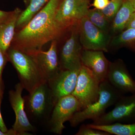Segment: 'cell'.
I'll return each mask as SVG.
<instances>
[{"instance_id": "cell-1", "label": "cell", "mask_w": 135, "mask_h": 135, "mask_svg": "<svg viewBox=\"0 0 135 135\" xmlns=\"http://www.w3.org/2000/svg\"><path fill=\"white\" fill-rule=\"evenodd\" d=\"M62 1L50 0L26 25L15 34L13 47L33 55L41 50L46 44L56 40L64 32L55 20L57 11Z\"/></svg>"}, {"instance_id": "cell-2", "label": "cell", "mask_w": 135, "mask_h": 135, "mask_svg": "<svg viewBox=\"0 0 135 135\" xmlns=\"http://www.w3.org/2000/svg\"><path fill=\"white\" fill-rule=\"evenodd\" d=\"M7 55L17 72L20 83L29 94L40 85L47 83L34 56L13 47L9 49Z\"/></svg>"}, {"instance_id": "cell-3", "label": "cell", "mask_w": 135, "mask_h": 135, "mask_svg": "<svg viewBox=\"0 0 135 135\" xmlns=\"http://www.w3.org/2000/svg\"><path fill=\"white\" fill-rule=\"evenodd\" d=\"M123 94L113 86L106 79L101 82L99 96L97 101L77 111L69 120L70 125L76 127L87 120L93 121L105 113L107 109L114 105Z\"/></svg>"}, {"instance_id": "cell-4", "label": "cell", "mask_w": 135, "mask_h": 135, "mask_svg": "<svg viewBox=\"0 0 135 135\" xmlns=\"http://www.w3.org/2000/svg\"><path fill=\"white\" fill-rule=\"evenodd\" d=\"M89 0H62L57 11L55 20L63 31L78 25L89 9Z\"/></svg>"}, {"instance_id": "cell-5", "label": "cell", "mask_w": 135, "mask_h": 135, "mask_svg": "<svg viewBox=\"0 0 135 135\" xmlns=\"http://www.w3.org/2000/svg\"><path fill=\"white\" fill-rule=\"evenodd\" d=\"M78 28L80 42L83 49L108 52L112 39L110 34L98 28L86 16L79 22Z\"/></svg>"}, {"instance_id": "cell-6", "label": "cell", "mask_w": 135, "mask_h": 135, "mask_svg": "<svg viewBox=\"0 0 135 135\" xmlns=\"http://www.w3.org/2000/svg\"><path fill=\"white\" fill-rule=\"evenodd\" d=\"M100 83L89 69L82 66L75 89L72 94L79 101L80 110L98 99Z\"/></svg>"}, {"instance_id": "cell-7", "label": "cell", "mask_w": 135, "mask_h": 135, "mask_svg": "<svg viewBox=\"0 0 135 135\" xmlns=\"http://www.w3.org/2000/svg\"><path fill=\"white\" fill-rule=\"evenodd\" d=\"M109 112L94 121L92 124L106 125L112 123H130L135 122V94L129 96H122Z\"/></svg>"}, {"instance_id": "cell-8", "label": "cell", "mask_w": 135, "mask_h": 135, "mask_svg": "<svg viewBox=\"0 0 135 135\" xmlns=\"http://www.w3.org/2000/svg\"><path fill=\"white\" fill-rule=\"evenodd\" d=\"M80 110L79 101L72 95L61 98L53 108L51 119V131L61 134L65 128L64 123L69 121L77 111Z\"/></svg>"}, {"instance_id": "cell-9", "label": "cell", "mask_w": 135, "mask_h": 135, "mask_svg": "<svg viewBox=\"0 0 135 135\" xmlns=\"http://www.w3.org/2000/svg\"><path fill=\"white\" fill-rule=\"evenodd\" d=\"M83 50L77 25L73 27L70 38L62 48L60 56L61 70H80L82 66L81 55Z\"/></svg>"}, {"instance_id": "cell-10", "label": "cell", "mask_w": 135, "mask_h": 135, "mask_svg": "<svg viewBox=\"0 0 135 135\" xmlns=\"http://www.w3.org/2000/svg\"><path fill=\"white\" fill-rule=\"evenodd\" d=\"M107 80L122 94H135V80L121 59L110 62Z\"/></svg>"}, {"instance_id": "cell-11", "label": "cell", "mask_w": 135, "mask_h": 135, "mask_svg": "<svg viewBox=\"0 0 135 135\" xmlns=\"http://www.w3.org/2000/svg\"><path fill=\"white\" fill-rule=\"evenodd\" d=\"M23 89L20 83L16 85L15 90L9 92L10 101L16 116L13 129L18 135H30L28 132L33 131L34 128L29 122L25 112V100L22 97Z\"/></svg>"}, {"instance_id": "cell-12", "label": "cell", "mask_w": 135, "mask_h": 135, "mask_svg": "<svg viewBox=\"0 0 135 135\" xmlns=\"http://www.w3.org/2000/svg\"><path fill=\"white\" fill-rule=\"evenodd\" d=\"M33 55L47 82L55 79L61 71L59 64L56 40L51 41L48 50L44 51L41 50Z\"/></svg>"}, {"instance_id": "cell-13", "label": "cell", "mask_w": 135, "mask_h": 135, "mask_svg": "<svg viewBox=\"0 0 135 135\" xmlns=\"http://www.w3.org/2000/svg\"><path fill=\"white\" fill-rule=\"evenodd\" d=\"M79 71L61 70L55 79L48 83L55 104L61 98L72 95L76 86Z\"/></svg>"}, {"instance_id": "cell-14", "label": "cell", "mask_w": 135, "mask_h": 135, "mask_svg": "<svg viewBox=\"0 0 135 135\" xmlns=\"http://www.w3.org/2000/svg\"><path fill=\"white\" fill-rule=\"evenodd\" d=\"M55 105L48 83L40 85L29 94L28 108L31 113L35 117H41L46 114L49 107H54Z\"/></svg>"}, {"instance_id": "cell-15", "label": "cell", "mask_w": 135, "mask_h": 135, "mask_svg": "<svg viewBox=\"0 0 135 135\" xmlns=\"http://www.w3.org/2000/svg\"><path fill=\"white\" fill-rule=\"evenodd\" d=\"M81 61L82 65L89 69L99 82L107 79L110 62L103 51L83 49Z\"/></svg>"}, {"instance_id": "cell-16", "label": "cell", "mask_w": 135, "mask_h": 135, "mask_svg": "<svg viewBox=\"0 0 135 135\" xmlns=\"http://www.w3.org/2000/svg\"><path fill=\"white\" fill-rule=\"evenodd\" d=\"M22 11L17 8L0 25V49L7 53L15 35V29L18 17Z\"/></svg>"}, {"instance_id": "cell-17", "label": "cell", "mask_w": 135, "mask_h": 135, "mask_svg": "<svg viewBox=\"0 0 135 135\" xmlns=\"http://www.w3.org/2000/svg\"><path fill=\"white\" fill-rule=\"evenodd\" d=\"M135 9L129 0H124L121 7L111 23L110 33L116 35L126 29V26Z\"/></svg>"}, {"instance_id": "cell-18", "label": "cell", "mask_w": 135, "mask_h": 135, "mask_svg": "<svg viewBox=\"0 0 135 135\" xmlns=\"http://www.w3.org/2000/svg\"><path fill=\"white\" fill-rule=\"evenodd\" d=\"M50 0H31L18 17L16 29H22L50 1Z\"/></svg>"}, {"instance_id": "cell-19", "label": "cell", "mask_w": 135, "mask_h": 135, "mask_svg": "<svg viewBox=\"0 0 135 135\" xmlns=\"http://www.w3.org/2000/svg\"><path fill=\"white\" fill-rule=\"evenodd\" d=\"M89 127L105 131L111 135H135V122L130 123H116L106 125L89 124Z\"/></svg>"}, {"instance_id": "cell-20", "label": "cell", "mask_w": 135, "mask_h": 135, "mask_svg": "<svg viewBox=\"0 0 135 135\" xmlns=\"http://www.w3.org/2000/svg\"><path fill=\"white\" fill-rule=\"evenodd\" d=\"M110 46L114 48L127 47L135 50V28L126 29L116 35L111 39Z\"/></svg>"}, {"instance_id": "cell-21", "label": "cell", "mask_w": 135, "mask_h": 135, "mask_svg": "<svg viewBox=\"0 0 135 135\" xmlns=\"http://www.w3.org/2000/svg\"><path fill=\"white\" fill-rule=\"evenodd\" d=\"M86 17L94 25L101 31L110 34L111 23L105 17L100 10L96 8L89 9Z\"/></svg>"}, {"instance_id": "cell-22", "label": "cell", "mask_w": 135, "mask_h": 135, "mask_svg": "<svg viewBox=\"0 0 135 135\" xmlns=\"http://www.w3.org/2000/svg\"><path fill=\"white\" fill-rule=\"evenodd\" d=\"M124 0H111L107 6L101 11L107 20L111 23L118 11L120 9Z\"/></svg>"}, {"instance_id": "cell-23", "label": "cell", "mask_w": 135, "mask_h": 135, "mask_svg": "<svg viewBox=\"0 0 135 135\" xmlns=\"http://www.w3.org/2000/svg\"><path fill=\"white\" fill-rule=\"evenodd\" d=\"M76 135H111L109 133L103 131L89 127L83 124L81 126Z\"/></svg>"}, {"instance_id": "cell-24", "label": "cell", "mask_w": 135, "mask_h": 135, "mask_svg": "<svg viewBox=\"0 0 135 135\" xmlns=\"http://www.w3.org/2000/svg\"><path fill=\"white\" fill-rule=\"evenodd\" d=\"M7 53H4L0 49V93L2 94L1 87L2 84V73L3 68L5 66L7 59Z\"/></svg>"}, {"instance_id": "cell-25", "label": "cell", "mask_w": 135, "mask_h": 135, "mask_svg": "<svg viewBox=\"0 0 135 135\" xmlns=\"http://www.w3.org/2000/svg\"><path fill=\"white\" fill-rule=\"evenodd\" d=\"M1 94L0 93V96H1ZM1 97H0V129L3 133H7L8 135H18L17 133L13 130V129L10 130H8L7 127L5 126L3 119L1 114Z\"/></svg>"}, {"instance_id": "cell-26", "label": "cell", "mask_w": 135, "mask_h": 135, "mask_svg": "<svg viewBox=\"0 0 135 135\" xmlns=\"http://www.w3.org/2000/svg\"><path fill=\"white\" fill-rule=\"evenodd\" d=\"M110 1V0H94L92 5L95 8L101 10L107 6Z\"/></svg>"}, {"instance_id": "cell-27", "label": "cell", "mask_w": 135, "mask_h": 135, "mask_svg": "<svg viewBox=\"0 0 135 135\" xmlns=\"http://www.w3.org/2000/svg\"><path fill=\"white\" fill-rule=\"evenodd\" d=\"M130 28H135V12L131 16L128 22L126 25L125 29Z\"/></svg>"}, {"instance_id": "cell-28", "label": "cell", "mask_w": 135, "mask_h": 135, "mask_svg": "<svg viewBox=\"0 0 135 135\" xmlns=\"http://www.w3.org/2000/svg\"><path fill=\"white\" fill-rule=\"evenodd\" d=\"M12 11H5L0 10V25L4 22L11 14Z\"/></svg>"}, {"instance_id": "cell-29", "label": "cell", "mask_w": 135, "mask_h": 135, "mask_svg": "<svg viewBox=\"0 0 135 135\" xmlns=\"http://www.w3.org/2000/svg\"><path fill=\"white\" fill-rule=\"evenodd\" d=\"M31 0H24V3L26 7L30 3Z\"/></svg>"}, {"instance_id": "cell-30", "label": "cell", "mask_w": 135, "mask_h": 135, "mask_svg": "<svg viewBox=\"0 0 135 135\" xmlns=\"http://www.w3.org/2000/svg\"><path fill=\"white\" fill-rule=\"evenodd\" d=\"M132 3L133 7L135 9V0H129Z\"/></svg>"}, {"instance_id": "cell-31", "label": "cell", "mask_w": 135, "mask_h": 135, "mask_svg": "<svg viewBox=\"0 0 135 135\" xmlns=\"http://www.w3.org/2000/svg\"><path fill=\"white\" fill-rule=\"evenodd\" d=\"M8 135V134L6 133H3L0 129V135Z\"/></svg>"}]
</instances>
